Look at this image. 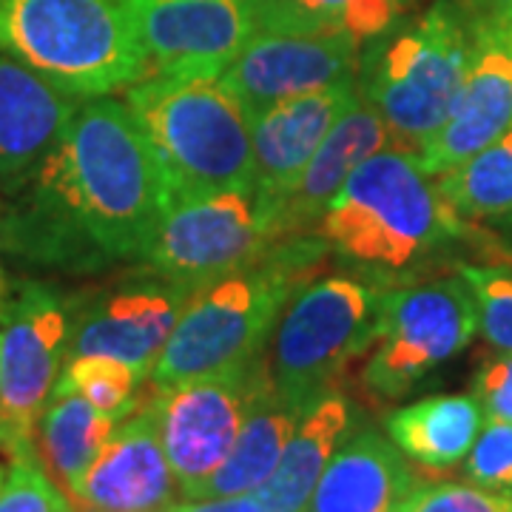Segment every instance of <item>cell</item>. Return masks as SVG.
I'll use <instances>...</instances> for the list:
<instances>
[{
  "mask_svg": "<svg viewBox=\"0 0 512 512\" xmlns=\"http://www.w3.org/2000/svg\"><path fill=\"white\" fill-rule=\"evenodd\" d=\"M168 205L160 163L126 100L89 97L55 148L3 185L0 251L69 274L140 262Z\"/></svg>",
  "mask_w": 512,
  "mask_h": 512,
  "instance_id": "cell-1",
  "label": "cell"
},
{
  "mask_svg": "<svg viewBox=\"0 0 512 512\" xmlns=\"http://www.w3.org/2000/svg\"><path fill=\"white\" fill-rule=\"evenodd\" d=\"M470 231V222L441 197L436 177L421 168L419 157L390 146L350 174L316 234L348 271L402 285Z\"/></svg>",
  "mask_w": 512,
  "mask_h": 512,
  "instance_id": "cell-2",
  "label": "cell"
},
{
  "mask_svg": "<svg viewBox=\"0 0 512 512\" xmlns=\"http://www.w3.org/2000/svg\"><path fill=\"white\" fill-rule=\"evenodd\" d=\"M328 254L319 234L293 237L237 271L202 282L185 302L146 384L222 376L265 356L279 313Z\"/></svg>",
  "mask_w": 512,
  "mask_h": 512,
  "instance_id": "cell-3",
  "label": "cell"
},
{
  "mask_svg": "<svg viewBox=\"0 0 512 512\" xmlns=\"http://www.w3.org/2000/svg\"><path fill=\"white\" fill-rule=\"evenodd\" d=\"M126 103L160 163L171 205L251 185V120L222 77L148 74L126 89Z\"/></svg>",
  "mask_w": 512,
  "mask_h": 512,
  "instance_id": "cell-4",
  "label": "cell"
},
{
  "mask_svg": "<svg viewBox=\"0 0 512 512\" xmlns=\"http://www.w3.org/2000/svg\"><path fill=\"white\" fill-rule=\"evenodd\" d=\"M470 66V23L458 0H439L362 46L359 92L379 111L393 148L419 154L450 120Z\"/></svg>",
  "mask_w": 512,
  "mask_h": 512,
  "instance_id": "cell-5",
  "label": "cell"
},
{
  "mask_svg": "<svg viewBox=\"0 0 512 512\" xmlns=\"http://www.w3.org/2000/svg\"><path fill=\"white\" fill-rule=\"evenodd\" d=\"M0 52L80 100L151 74L120 0H0Z\"/></svg>",
  "mask_w": 512,
  "mask_h": 512,
  "instance_id": "cell-6",
  "label": "cell"
},
{
  "mask_svg": "<svg viewBox=\"0 0 512 512\" xmlns=\"http://www.w3.org/2000/svg\"><path fill=\"white\" fill-rule=\"evenodd\" d=\"M387 285L365 274L313 276L293 293L276 319L265 365L271 384L293 402L311 404L339 387L373 339Z\"/></svg>",
  "mask_w": 512,
  "mask_h": 512,
  "instance_id": "cell-7",
  "label": "cell"
},
{
  "mask_svg": "<svg viewBox=\"0 0 512 512\" xmlns=\"http://www.w3.org/2000/svg\"><path fill=\"white\" fill-rule=\"evenodd\" d=\"M476 333V299L458 271L387 285L376 339L362 365V387L379 402L404 399L467 348Z\"/></svg>",
  "mask_w": 512,
  "mask_h": 512,
  "instance_id": "cell-8",
  "label": "cell"
},
{
  "mask_svg": "<svg viewBox=\"0 0 512 512\" xmlns=\"http://www.w3.org/2000/svg\"><path fill=\"white\" fill-rule=\"evenodd\" d=\"M268 379L265 356L234 373L188 379L151 387L143 404L157 424L165 458L180 484V495L191 498L202 481L214 476L237 444L242 421L254 396Z\"/></svg>",
  "mask_w": 512,
  "mask_h": 512,
  "instance_id": "cell-9",
  "label": "cell"
},
{
  "mask_svg": "<svg viewBox=\"0 0 512 512\" xmlns=\"http://www.w3.org/2000/svg\"><path fill=\"white\" fill-rule=\"evenodd\" d=\"M271 222L254 185L168 205L140 265L183 285L237 271L274 248Z\"/></svg>",
  "mask_w": 512,
  "mask_h": 512,
  "instance_id": "cell-10",
  "label": "cell"
},
{
  "mask_svg": "<svg viewBox=\"0 0 512 512\" xmlns=\"http://www.w3.org/2000/svg\"><path fill=\"white\" fill-rule=\"evenodd\" d=\"M74 296L49 282H18L0 293V416L20 436L35 424L69 362Z\"/></svg>",
  "mask_w": 512,
  "mask_h": 512,
  "instance_id": "cell-11",
  "label": "cell"
},
{
  "mask_svg": "<svg viewBox=\"0 0 512 512\" xmlns=\"http://www.w3.org/2000/svg\"><path fill=\"white\" fill-rule=\"evenodd\" d=\"M194 285L148 271L111 288L74 296V330L69 359L111 356L134 367L148 382Z\"/></svg>",
  "mask_w": 512,
  "mask_h": 512,
  "instance_id": "cell-12",
  "label": "cell"
},
{
  "mask_svg": "<svg viewBox=\"0 0 512 512\" xmlns=\"http://www.w3.org/2000/svg\"><path fill=\"white\" fill-rule=\"evenodd\" d=\"M151 74L220 77L256 35L245 0H120Z\"/></svg>",
  "mask_w": 512,
  "mask_h": 512,
  "instance_id": "cell-13",
  "label": "cell"
},
{
  "mask_svg": "<svg viewBox=\"0 0 512 512\" xmlns=\"http://www.w3.org/2000/svg\"><path fill=\"white\" fill-rule=\"evenodd\" d=\"M470 66L450 120L421 148L430 177L456 168L512 126V15L467 18Z\"/></svg>",
  "mask_w": 512,
  "mask_h": 512,
  "instance_id": "cell-14",
  "label": "cell"
},
{
  "mask_svg": "<svg viewBox=\"0 0 512 512\" xmlns=\"http://www.w3.org/2000/svg\"><path fill=\"white\" fill-rule=\"evenodd\" d=\"M359 55L362 46L342 35L256 32L220 77L251 120L282 100L353 77Z\"/></svg>",
  "mask_w": 512,
  "mask_h": 512,
  "instance_id": "cell-15",
  "label": "cell"
},
{
  "mask_svg": "<svg viewBox=\"0 0 512 512\" xmlns=\"http://www.w3.org/2000/svg\"><path fill=\"white\" fill-rule=\"evenodd\" d=\"M390 146V131L379 111L359 92L353 106L330 128L325 143L316 148L305 171L274 202L265 205L274 242L316 234L328 205L345 188L350 174L373 154Z\"/></svg>",
  "mask_w": 512,
  "mask_h": 512,
  "instance_id": "cell-16",
  "label": "cell"
},
{
  "mask_svg": "<svg viewBox=\"0 0 512 512\" xmlns=\"http://www.w3.org/2000/svg\"><path fill=\"white\" fill-rule=\"evenodd\" d=\"M359 97V77H345L325 89L282 100L251 117V148H254V185L265 211L288 185L305 171L316 148L325 143L330 128Z\"/></svg>",
  "mask_w": 512,
  "mask_h": 512,
  "instance_id": "cell-17",
  "label": "cell"
},
{
  "mask_svg": "<svg viewBox=\"0 0 512 512\" xmlns=\"http://www.w3.org/2000/svg\"><path fill=\"white\" fill-rule=\"evenodd\" d=\"M180 495L163 441L146 404L123 419L72 501L80 510L163 512ZM183 498V495H180Z\"/></svg>",
  "mask_w": 512,
  "mask_h": 512,
  "instance_id": "cell-18",
  "label": "cell"
},
{
  "mask_svg": "<svg viewBox=\"0 0 512 512\" xmlns=\"http://www.w3.org/2000/svg\"><path fill=\"white\" fill-rule=\"evenodd\" d=\"M404 453L376 427H353L333 453L305 512H396L416 487Z\"/></svg>",
  "mask_w": 512,
  "mask_h": 512,
  "instance_id": "cell-19",
  "label": "cell"
},
{
  "mask_svg": "<svg viewBox=\"0 0 512 512\" xmlns=\"http://www.w3.org/2000/svg\"><path fill=\"white\" fill-rule=\"evenodd\" d=\"M80 97L0 52V188L26 177L72 123Z\"/></svg>",
  "mask_w": 512,
  "mask_h": 512,
  "instance_id": "cell-20",
  "label": "cell"
},
{
  "mask_svg": "<svg viewBox=\"0 0 512 512\" xmlns=\"http://www.w3.org/2000/svg\"><path fill=\"white\" fill-rule=\"evenodd\" d=\"M356 427L348 393L330 387L319 393L291 433L271 478L256 490L265 512H305L333 453Z\"/></svg>",
  "mask_w": 512,
  "mask_h": 512,
  "instance_id": "cell-21",
  "label": "cell"
},
{
  "mask_svg": "<svg viewBox=\"0 0 512 512\" xmlns=\"http://www.w3.org/2000/svg\"><path fill=\"white\" fill-rule=\"evenodd\" d=\"M484 410L473 393H441L399 407L387 416V436L424 473L461 467L481 433Z\"/></svg>",
  "mask_w": 512,
  "mask_h": 512,
  "instance_id": "cell-22",
  "label": "cell"
},
{
  "mask_svg": "<svg viewBox=\"0 0 512 512\" xmlns=\"http://www.w3.org/2000/svg\"><path fill=\"white\" fill-rule=\"evenodd\" d=\"M305 410H308V404L282 396L268 376L254 396L248 416L242 421L234 450L228 453L214 476L202 481L191 498L256 493L276 470L282 450Z\"/></svg>",
  "mask_w": 512,
  "mask_h": 512,
  "instance_id": "cell-23",
  "label": "cell"
},
{
  "mask_svg": "<svg viewBox=\"0 0 512 512\" xmlns=\"http://www.w3.org/2000/svg\"><path fill=\"white\" fill-rule=\"evenodd\" d=\"M117 424L120 421L100 413L77 390L55 382L49 402L43 404L37 416L35 447L46 473L69 498L77 493L89 467L103 453Z\"/></svg>",
  "mask_w": 512,
  "mask_h": 512,
  "instance_id": "cell-24",
  "label": "cell"
},
{
  "mask_svg": "<svg viewBox=\"0 0 512 512\" xmlns=\"http://www.w3.org/2000/svg\"><path fill=\"white\" fill-rule=\"evenodd\" d=\"M410 0H274L256 15V32L342 35L367 46L393 29Z\"/></svg>",
  "mask_w": 512,
  "mask_h": 512,
  "instance_id": "cell-25",
  "label": "cell"
},
{
  "mask_svg": "<svg viewBox=\"0 0 512 512\" xmlns=\"http://www.w3.org/2000/svg\"><path fill=\"white\" fill-rule=\"evenodd\" d=\"M436 188L467 222L512 217V126L490 146L436 177Z\"/></svg>",
  "mask_w": 512,
  "mask_h": 512,
  "instance_id": "cell-26",
  "label": "cell"
},
{
  "mask_svg": "<svg viewBox=\"0 0 512 512\" xmlns=\"http://www.w3.org/2000/svg\"><path fill=\"white\" fill-rule=\"evenodd\" d=\"M57 384L72 387L83 399H89L100 413H106L114 421H123L143 404L140 393H143L146 379L126 362L94 353V356L69 359L57 376Z\"/></svg>",
  "mask_w": 512,
  "mask_h": 512,
  "instance_id": "cell-27",
  "label": "cell"
},
{
  "mask_svg": "<svg viewBox=\"0 0 512 512\" xmlns=\"http://www.w3.org/2000/svg\"><path fill=\"white\" fill-rule=\"evenodd\" d=\"M458 274L470 285L478 311V333L495 350L512 353V265L461 262Z\"/></svg>",
  "mask_w": 512,
  "mask_h": 512,
  "instance_id": "cell-28",
  "label": "cell"
},
{
  "mask_svg": "<svg viewBox=\"0 0 512 512\" xmlns=\"http://www.w3.org/2000/svg\"><path fill=\"white\" fill-rule=\"evenodd\" d=\"M9 473L0 490V512H55L60 487L46 473L35 441H23L9 450Z\"/></svg>",
  "mask_w": 512,
  "mask_h": 512,
  "instance_id": "cell-29",
  "label": "cell"
},
{
  "mask_svg": "<svg viewBox=\"0 0 512 512\" xmlns=\"http://www.w3.org/2000/svg\"><path fill=\"white\" fill-rule=\"evenodd\" d=\"M467 484L512 498V424L501 419H484L481 433L461 461Z\"/></svg>",
  "mask_w": 512,
  "mask_h": 512,
  "instance_id": "cell-30",
  "label": "cell"
},
{
  "mask_svg": "<svg viewBox=\"0 0 512 512\" xmlns=\"http://www.w3.org/2000/svg\"><path fill=\"white\" fill-rule=\"evenodd\" d=\"M396 512H512V498L458 481H416Z\"/></svg>",
  "mask_w": 512,
  "mask_h": 512,
  "instance_id": "cell-31",
  "label": "cell"
},
{
  "mask_svg": "<svg viewBox=\"0 0 512 512\" xmlns=\"http://www.w3.org/2000/svg\"><path fill=\"white\" fill-rule=\"evenodd\" d=\"M473 396L484 410V419H501L512 424V353L495 350L473 376Z\"/></svg>",
  "mask_w": 512,
  "mask_h": 512,
  "instance_id": "cell-32",
  "label": "cell"
},
{
  "mask_svg": "<svg viewBox=\"0 0 512 512\" xmlns=\"http://www.w3.org/2000/svg\"><path fill=\"white\" fill-rule=\"evenodd\" d=\"M163 512H265L256 493L220 495V498H177Z\"/></svg>",
  "mask_w": 512,
  "mask_h": 512,
  "instance_id": "cell-33",
  "label": "cell"
},
{
  "mask_svg": "<svg viewBox=\"0 0 512 512\" xmlns=\"http://www.w3.org/2000/svg\"><path fill=\"white\" fill-rule=\"evenodd\" d=\"M467 18H484V15H512V0H458Z\"/></svg>",
  "mask_w": 512,
  "mask_h": 512,
  "instance_id": "cell-34",
  "label": "cell"
},
{
  "mask_svg": "<svg viewBox=\"0 0 512 512\" xmlns=\"http://www.w3.org/2000/svg\"><path fill=\"white\" fill-rule=\"evenodd\" d=\"M23 441H35V439H26V436H20L18 430H15L9 421L0 416V450H6V453H9V450H15L18 444H23Z\"/></svg>",
  "mask_w": 512,
  "mask_h": 512,
  "instance_id": "cell-35",
  "label": "cell"
},
{
  "mask_svg": "<svg viewBox=\"0 0 512 512\" xmlns=\"http://www.w3.org/2000/svg\"><path fill=\"white\" fill-rule=\"evenodd\" d=\"M490 231H493L498 242H501V248L512 256V217H504V220H495L490 222Z\"/></svg>",
  "mask_w": 512,
  "mask_h": 512,
  "instance_id": "cell-36",
  "label": "cell"
},
{
  "mask_svg": "<svg viewBox=\"0 0 512 512\" xmlns=\"http://www.w3.org/2000/svg\"><path fill=\"white\" fill-rule=\"evenodd\" d=\"M55 512H80V507L74 504V501H72V498H69V495L60 493V498H57Z\"/></svg>",
  "mask_w": 512,
  "mask_h": 512,
  "instance_id": "cell-37",
  "label": "cell"
},
{
  "mask_svg": "<svg viewBox=\"0 0 512 512\" xmlns=\"http://www.w3.org/2000/svg\"><path fill=\"white\" fill-rule=\"evenodd\" d=\"M245 3H248V6L254 9V18H256V15H259V12H265V9H268V6H271L274 0H245Z\"/></svg>",
  "mask_w": 512,
  "mask_h": 512,
  "instance_id": "cell-38",
  "label": "cell"
},
{
  "mask_svg": "<svg viewBox=\"0 0 512 512\" xmlns=\"http://www.w3.org/2000/svg\"><path fill=\"white\" fill-rule=\"evenodd\" d=\"M3 481H6V473H3V467H0V490H3Z\"/></svg>",
  "mask_w": 512,
  "mask_h": 512,
  "instance_id": "cell-39",
  "label": "cell"
},
{
  "mask_svg": "<svg viewBox=\"0 0 512 512\" xmlns=\"http://www.w3.org/2000/svg\"><path fill=\"white\" fill-rule=\"evenodd\" d=\"M83 512H100V510H83Z\"/></svg>",
  "mask_w": 512,
  "mask_h": 512,
  "instance_id": "cell-40",
  "label": "cell"
}]
</instances>
